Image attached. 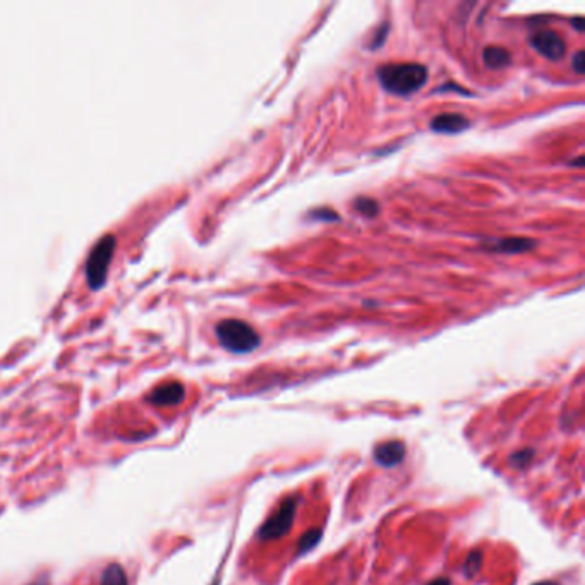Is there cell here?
I'll return each mask as SVG.
<instances>
[{
  "instance_id": "6da1fadb",
  "label": "cell",
  "mask_w": 585,
  "mask_h": 585,
  "mask_svg": "<svg viewBox=\"0 0 585 585\" xmlns=\"http://www.w3.org/2000/svg\"><path fill=\"white\" fill-rule=\"evenodd\" d=\"M378 79L386 91L400 97L419 91L428 81V69L423 64L404 62L378 67Z\"/></svg>"
},
{
  "instance_id": "7a4b0ae2",
  "label": "cell",
  "mask_w": 585,
  "mask_h": 585,
  "mask_svg": "<svg viewBox=\"0 0 585 585\" xmlns=\"http://www.w3.org/2000/svg\"><path fill=\"white\" fill-rule=\"evenodd\" d=\"M218 341L227 351L235 354H248L260 347L261 337L249 323L242 319H222L215 328Z\"/></svg>"
},
{
  "instance_id": "3957f363",
  "label": "cell",
  "mask_w": 585,
  "mask_h": 585,
  "mask_svg": "<svg viewBox=\"0 0 585 585\" xmlns=\"http://www.w3.org/2000/svg\"><path fill=\"white\" fill-rule=\"evenodd\" d=\"M113 246H115V235L105 234L94 242L88 254V261H86L85 272L86 279L91 287H100L105 282L106 268H108L110 258H112Z\"/></svg>"
},
{
  "instance_id": "277c9868",
  "label": "cell",
  "mask_w": 585,
  "mask_h": 585,
  "mask_svg": "<svg viewBox=\"0 0 585 585\" xmlns=\"http://www.w3.org/2000/svg\"><path fill=\"white\" fill-rule=\"evenodd\" d=\"M295 508H297L295 498H288L287 501H283L282 507L276 510V514L261 526L260 532H258V537L261 541H273V539H279L287 534L290 530L292 523H294Z\"/></svg>"
},
{
  "instance_id": "5b68a950",
  "label": "cell",
  "mask_w": 585,
  "mask_h": 585,
  "mask_svg": "<svg viewBox=\"0 0 585 585\" xmlns=\"http://www.w3.org/2000/svg\"><path fill=\"white\" fill-rule=\"evenodd\" d=\"M529 41L535 50L549 60H560L567 52L563 36L553 29H539L529 38Z\"/></svg>"
},
{
  "instance_id": "8992f818",
  "label": "cell",
  "mask_w": 585,
  "mask_h": 585,
  "mask_svg": "<svg viewBox=\"0 0 585 585\" xmlns=\"http://www.w3.org/2000/svg\"><path fill=\"white\" fill-rule=\"evenodd\" d=\"M185 390L184 385L178 381H167L158 385L157 388L150 393V402L157 407H170L177 405L184 400Z\"/></svg>"
},
{
  "instance_id": "52a82bcc",
  "label": "cell",
  "mask_w": 585,
  "mask_h": 585,
  "mask_svg": "<svg viewBox=\"0 0 585 585\" xmlns=\"http://www.w3.org/2000/svg\"><path fill=\"white\" fill-rule=\"evenodd\" d=\"M470 122L467 117L460 113H442V115L435 117L431 120V129L436 132H443V134H457V132L465 131Z\"/></svg>"
},
{
  "instance_id": "ba28073f",
  "label": "cell",
  "mask_w": 585,
  "mask_h": 585,
  "mask_svg": "<svg viewBox=\"0 0 585 585\" xmlns=\"http://www.w3.org/2000/svg\"><path fill=\"white\" fill-rule=\"evenodd\" d=\"M405 457V446L402 442H388L379 444L374 450V460L383 467L398 465Z\"/></svg>"
},
{
  "instance_id": "9c48e42d",
  "label": "cell",
  "mask_w": 585,
  "mask_h": 585,
  "mask_svg": "<svg viewBox=\"0 0 585 585\" xmlns=\"http://www.w3.org/2000/svg\"><path fill=\"white\" fill-rule=\"evenodd\" d=\"M535 241L526 237H510V239H501V241L489 242V246L486 249L495 251V253H505V254H520L527 253V251L534 249Z\"/></svg>"
},
{
  "instance_id": "30bf717a",
  "label": "cell",
  "mask_w": 585,
  "mask_h": 585,
  "mask_svg": "<svg viewBox=\"0 0 585 585\" xmlns=\"http://www.w3.org/2000/svg\"><path fill=\"white\" fill-rule=\"evenodd\" d=\"M482 59H484L486 67H489V69H503L512 62L510 52L503 47H496V45L486 47L482 52Z\"/></svg>"
},
{
  "instance_id": "8fae6325",
  "label": "cell",
  "mask_w": 585,
  "mask_h": 585,
  "mask_svg": "<svg viewBox=\"0 0 585 585\" xmlns=\"http://www.w3.org/2000/svg\"><path fill=\"white\" fill-rule=\"evenodd\" d=\"M101 585H127L124 568L120 565H110L101 575Z\"/></svg>"
},
{
  "instance_id": "7c38bea8",
  "label": "cell",
  "mask_w": 585,
  "mask_h": 585,
  "mask_svg": "<svg viewBox=\"0 0 585 585\" xmlns=\"http://www.w3.org/2000/svg\"><path fill=\"white\" fill-rule=\"evenodd\" d=\"M354 208L360 213V215L367 216V218H374V216L379 213V204L376 203L372 197H367V196L357 197V199L354 201Z\"/></svg>"
},
{
  "instance_id": "4fadbf2b",
  "label": "cell",
  "mask_w": 585,
  "mask_h": 585,
  "mask_svg": "<svg viewBox=\"0 0 585 585\" xmlns=\"http://www.w3.org/2000/svg\"><path fill=\"white\" fill-rule=\"evenodd\" d=\"M482 565V554L481 551H472L469 554V558L465 560V567H463V572H465L467 577H474L481 570Z\"/></svg>"
},
{
  "instance_id": "5bb4252c",
  "label": "cell",
  "mask_w": 585,
  "mask_h": 585,
  "mask_svg": "<svg viewBox=\"0 0 585 585\" xmlns=\"http://www.w3.org/2000/svg\"><path fill=\"white\" fill-rule=\"evenodd\" d=\"M319 539H321V530H318V529L316 530H307L306 534L302 535L301 544H299V554L306 553V551L314 548Z\"/></svg>"
},
{
  "instance_id": "9a60e30c",
  "label": "cell",
  "mask_w": 585,
  "mask_h": 585,
  "mask_svg": "<svg viewBox=\"0 0 585 585\" xmlns=\"http://www.w3.org/2000/svg\"><path fill=\"white\" fill-rule=\"evenodd\" d=\"M534 457V451L532 450H523V451H516L510 457V463L516 469H523L526 465H529L530 463V458Z\"/></svg>"
},
{
  "instance_id": "2e32d148",
  "label": "cell",
  "mask_w": 585,
  "mask_h": 585,
  "mask_svg": "<svg viewBox=\"0 0 585 585\" xmlns=\"http://www.w3.org/2000/svg\"><path fill=\"white\" fill-rule=\"evenodd\" d=\"M311 216H313L314 220H325V222H338V220H340V216H338L335 211L330 210V208H321V210L313 211Z\"/></svg>"
},
{
  "instance_id": "e0dca14e",
  "label": "cell",
  "mask_w": 585,
  "mask_h": 585,
  "mask_svg": "<svg viewBox=\"0 0 585 585\" xmlns=\"http://www.w3.org/2000/svg\"><path fill=\"white\" fill-rule=\"evenodd\" d=\"M585 53L582 50H579L573 55V60H572V67L573 71L577 72V74H582L584 69H585Z\"/></svg>"
},
{
  "instance_id": "ac0fdd59",
  "label": "cell",
  "mask_w": 585,
  "mask_h": 585,
  "mask_svg": "<svg viewBox=\"0 0 585 585\" xmlns=\"http://www.w3.org/2000/svg\"><path fill=\"white\" fill-rule=\"evenodd\" d=\"M572 22L573 24H575V29L577 31H584V17H575V19H572Z\"/></svg>"
},
{
  "instance_id": "d6986e66",
  "label": "cell",
  "mask_w": 585,
  "mask_h": 585,
  "mask_svg": "<svg viewBox=\"0 0 585 585\" xmlns=\"http://www.w3.org/2000/svg\"><path fill=\"white\" fill-rule=\"evenodd\" d=\"M428 585H450V580L443 579V577H442V579H436L435 582H431V584H428Z\"/></svg>"
},
{
  "instance_id": "ffe728a7",
  "label": "cell",
  "mask_w": 585,
  "mask_h": 585,
  "mask_svg": "<svg viewBox=\"0 0 585 585\" xmlns=\"http://www.w3.org/2000/svg\"><path fill=\"white\" fill-rule=\"evenodd\" d=\"M534 585H560L558 582H551V580H546V582H537V584H534Z\"/></svg>"
},
{
  "instance_id": "44dd1931",
  "label": "cell",
  "mask_w": 585,
  "mask_h": 585,
  "mask_svg": "<svg viewBox=\"0 0 585 585\" xmlns=\"http://www.w3.org/2000/svg\"><path fill=\"white\" fill-rule=\"evenodd\" d=\"M31 585H48V582H47V580H43V579H41V580H38V582H35V584H31Z\"/></svg>"
}]
</instances>
